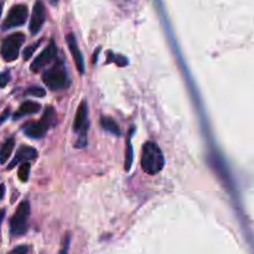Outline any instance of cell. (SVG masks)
Here are the masks:
<instances>
[{
    "label": "cell",
    "mask_w": 254,
    "mask_h": 254,
    "mask_svg": "<svg viewBox=\"0 0 254 254\" xmlns=\"http://www.w3.org/2000/svg\"><path fill=\"white\" fill-rule=\"evenodd\" d=\"M165 164L163 151L160 146L154 141H146L141 153V168L149 175H155L160 173Z\"/></svg>",
    "instance_id": "cell-1"
},
{
    "label": "cell",
    "mask_w": 254,
    "mask_h": 254,
    "mask_svg": "<svg viewBox=\"0 0 254 254\" xmlns=\"http://www.w3.org/2000/svg\"><path fill=\"white\" fill-rule=\"evenodd\" d=\"M56 122V111L52 107H47L45 109L40 121L27 122L22 126V131L25 135L32 139H39L46 134V131L51 128Z\"/></svg>",
    "instance_id": "cell-2"
},
{
    "label": "cell",
    "mask_w": 254,
    "mask_h": 254,
    "mask_svg": "<svg viewBox=\"0 0 254 254\" xmlns=\"http://www.w3.org/2000/svg\"><path fill=\"white\" fill-rule=\"evenodd\" d=\"M42 81L52 91H59L68 87L69 79L62 61H56L42 74Z\"/></svg>",
    "instance_id": "cell-3"
},
{
    "label": "cell",
    "mask_w": 254,
    "mask_h": 254,
    "mask_svg": "<svg viewBox=\"0 0 254 254\" xmlns=\"http://www.w3.org/2000/svg\"><path fill=\"white\" fill-rule=\"evenodd\" d=\"M29 216H30V203L24 200L17 206L16 211L10 220V233L12 236H22L26 233L29 228Z\"/></svg>",
    "instance_id": "cell-4"
},
{
    "label": "cell",
    "mask_w": 254,
    "mask_h": 254,
    "mask_svg": "<svg viewBox=\"0 0 254 254\" xmlns=\"http://www.w3.org/2000/svg\"><path fill=\"white\" fill-rule=\"evenodd\" d=\"M24 41L25 35L21 32H14L5 37L4 41L1 42V47H0V55H1L2 60L6 62L15 61L19 57L20 49H21Z\"/></svg>",
    "instance_id": "cell-5"
},
{
    "label": "cell",
    "mask_w": 254,
    "mask_h": 254,
    "mask_svg": "<svg viewBox=\"0 0 254 254\" xmlns=\"http://www.w3.org/2000/svg\"><path fill=\"white\" fill-rule=\"evenodd\" d=\"M27 15H29V10H27L26 5H14V6L10 9L6 19L2 22V29L7 30L11 29V27L21 26V25H24L25 22H26Z\"/></svg>",
    "instance_id": "cell-6"
},
{
    "label": "cell",
    "mask_w": 254,
    "mask_h": 254,
    "mask_svg": "<svg viewBox=\"0 0 254 254\" xmlns=\"http://www.w3.org/2000/svg\"><path fill=\"white\" fill-rule=\"evenodd\" d=\"M88 107H87L86 101H82L79 104L78 109L76 112V117H74L73 128L77 133L79 134V138L82 139L83 146L86 145V134L88 130Z\"/></svg>",
    "instance_id": "cell-7"
},
{
    "label": "cell",
    "mask_w": 254,
    "mask_h": 254,
    "mask_svg": "<svg viewBox=\"0 0 254 254\" xmlns=\"http://www.w3.org/2000/svg\"><path fill=\"white\" fill-rule=\"evenodd\" d=\"M57 55V49L56 45L54 41H50V44L37 55V57H35V60L31 64V71L32 72H39L41 71L44 67H46L47 64H51L55 59H56Z\"/></svg>",
    "instance_id": "cell-8"
},
{
    "label": "cell",
    "mask_w": 254,
    "mask_h": 254,
    "mask_svg": "<svg viewBox=\"0 0 254 254\" xmlns=\"http://www.w3.org/2000/svg\"><path fill=\"white\" fill-rule=\"evenodd\" d=\"M45 19H46L45 5L41 0H37L34 5L31 19H30V31H31V34H37L41 30Z\"/></svg>",
    "instance_id": "cell-9"
},
{
    "label": "cell",
    "mask_w": 254,
    "mask_h": 254,
    "mask_svg": "<svg viewBox=\"0 0 254 254\" xmlns=\"http://www.w3.org/2000/svg\"><path fill=\"white\" fill-rule=\"evenodd\" d=\"M36 156H37L36 149L29 145H21L19 148V150L16 151V154H15L11 163H10L9 166H7V170H10V169H12L14 166H16L17 164H22L30 160H35Z\"/></svg>",
    "instance_id": "cell-10"
},
{
    "label": "cell",
    "mask_w": 254,
    "mask_h": 254,
    "mask_svg": "<svg viewBox=\"0 0 254 254\" xmlns=\"http://www.w3.org/2000/svg\"><path fill=\"white\" fill-rule=\"evenodd\" d=\"M67 45H68V49L71 51L72 57H73L74 64H76V68L79 73H83L84 72V61L83 56H82V52L78 47V42H77L76 37L73 34H68L66 36Z\"/></svg>",
    "instance_id": "cell-11"
},
{
    "label": "cell",
    "mask_w": 254,
    "mask_h": 254,
    "mask_svg": "<svg viewBox=\"0 0 254 254\" xmlns=\"http://www.w3.org/2000/svg\"><path fill=\"white\" fill-rule=\"evenodd\" d=\"M41 109V106L34 101H25L21 106L19 107L16 113L14 114V119H19L21 117L27 116V114H35Z\"/></svg>",
    "instance_id": "cell-12"
},
{
    "label": "cell",
    "mask_w": 254,
    "mask_h": 254,
    "mask_svg": "<svg viewBox=\"0 0 254 254\" xmlns=\"http://www.w3.org/2000/svg\"><path fill=\"white\" fill-rule=\"evenodd\" d=\"M15 146V139L12 136L7 138L6 140L4 141V144L0 148V164H4L7 159L11 155L12 150H14Z\"/></svg>",
    "instance_id": "cell-13"
},
{
    "label": "cell",
    "mask_w": 254,
    "mask_h": 254,
    "mask_svg": "<svg viewBox=\"0 0 254 254\" xmlns=\"http://www.w3.org/2000/svg\"><path fill=\"white\" fill-rule=\"evenodd\" d=\"M101 126L104 130L109 131V133L114 134V135H121V129L117 122L111 117H102L101 118Z\"/></svg>",
    "instance_id": "cell-14"
},
{
    "label": "cell",
    "mask_w": 254,
    "mask_h": 254,
    "mask_svg": "<svg viewBox=\"0 0 254 254\" xmlns=\"http://www.w3.org/2000/svg\"><path fill=\"white\" fill-rule=\"evenodd\" d=\"M131 135H129L127 140V153H126V170L129 171L133 163V146H131Z\"/></svg>",
    "instance_id": "cell-15"
},
{
    "label": "cell",
    "mask_w": 254,
    "mask_h": 254,
    "mask_svg": "<svg viewBox=\"0 0 254 254\" xmlns=\"http://www.w3.org/2000/svg\"><path fill=\"white\" fill-rule=\"evenodd\" d=\"M29 175H30V163L26 161V163H22L20 165L19 170H17V176H19L20 181L22 183H26L29 180Z\"/></svg>",
    "instance_id": "cell-16"
},
{
    "label": "cell",
    "mask_w": 254,
    "mask_h": 254,
    "mask_svg": "<svg viewBox=\"0 0 254 254\" xmlns=\"http://www.w3.org/2000/svg\"><path fill=\"white\" fill-rule=\"evenodd\" d=\"M25 94H29V96H34V97H40V98H42V97L46 96V91H45L42 87L32 86L25 91Z\"/></svg>",
    "instance_id": "cell-17"
},
{
    "label": "cell",
    "mask_w": 254,
    "mask_h": 254,
    "mask_svg": "<svg viewBox=\"0 0 254 254\" xmlns=\"http://www.w3.org/2000/svg\"><path fill=\"white\" fill-rule=\"evenodd\" d=\"M40 44H41V41H37V42H35V44L27 46L26 49L24 50V54H22V56H24V60H26V61H27V60H29L30 57L32 56V54L35 52V50H36L37 47L40 46Z\"/></svg>",
    "instance_id": "cell-18"
},
{
    "label": "cell",
    "mask_w": 254,
    "mask_h": 254,
    "mask_svg": "<svg viewBox=\"0 0 254 254\" xmlns=\"http://www.w3.org/2000/svg\"><path fill=\"white\" fill-rule=\"evenodd\" d=\"M10 81V73L9 71H5L2 73H0V88L6 86Z\"/></svg>",
    "instance_id": "cell-19"
},
{
    "label": "cell",
    "mask_w": 254,
    "mask_h": 254,
    "mask_svg": "<svg viewBox=\"0 0 254 254\" xmlns=\"http://www.w3.org/2000/svg\"><path fill=\"white\" fill-rule=\"evenodd\" d=\"M27 251H29V248H27L26 246H19V247L14 248L11 252L7 254H26Z\"/></svg>",
    "instance_id": "cell-20"
},
{
    "label": "cell",
    "mask_w": 254,
    "mask_h": 254,
    "mask_svg": "<svg viewBox=\"0 0 254 254\" xmlns=\"http://www.w3.org/2000/svg\"><path fill=\"white\" fill-rule=\"evenodd\" d=\"M68 247H69V236H67L66 240H64V246H62L61 251H60L59 254H67L68 253Z\"/></svg>",
    "instance_id": "cell-21"
},
{
    "label": "cell",
    "mask_w": 254,
    "mask_h": 254,
    "mask_svg": "<svg viewBox=\"0 0 254 254\" xmlns=\"http://www.w3.org/2000/svg\"><path fill=\"white\" fill-rule=\"evenodd\" d=\"M114 61H116L119 66H126V64H128V60L124 56H118V55H117V56H114Z\"/></svg>",
    "instance_id": "cell-22"
},
{
    "label": "cell",
    "mask_w": 254,
    "mask_h": 254,
    "mask_svg": "<svg viewBox=\"0 0 254 254\" xmlns=\"http://www.w3.org/2000/svg\"><path fill=\"white\" fill-rule=\"evenodd\" d=\"M9 114H10V111H9V109H6V111H5L4 113H2L1 116H0V124H1L2 122L6 121L7 117H9Z\"/></svg>",
    "instance_id": "cell-23"
},
{
    "label": "cell",
    "mask_w": 254,
    "mask_h": 254,
    "mask_svg": "<svg viewBox=\"0 0 254 254\" xmlns=\"http://www.w3.org/2000/svg\"><path fill=\"white\" fill-rule=\"evenodd\" d=\"M4 195H5V186L2 185V184H0V200L4 197Z\"/></svg>",
    "instance_id": "cell-24"
},
{
    "label": "cell",
    "mask_w": 254,
    "mask_h": 254,
    "mask_svg": "<svg viewBox=\"0 0 254 254\" xmlns=\"http://www.w3.org/2000/svg\"><path fill=\"white\" fill-rule=\"evenodd\" d=\"M4 216H5V210H0V225H1L2 220H4Z\"/></svg>",
    "instance_id": "cell-25"
},
{
    "label": "cell",
    "mask_w": 254,
    "mask_h": 254,
    "mask_svg": "<svg viewBox=\"0 0 254 254\" xmlns=\"http://www.w3.org/2000/svg\"><path fill=\"white\" fill-rule=\"evenodd\" d=\"M2 6H4V4L0 2V16H1V12H2Z\"/></svg>",
    "instance_id": "cell-26"
},
{
    "label": "cell",
    "mask_w": 254,
    "mask_h": 254,
    "mask_svg": "<svg viewBox=\"0 0 254 254\" xmlns=\"http://www.w3.org/2000/svg\"><path fill=\"white\" fill-rule=\"evenodd\" d=\"M51 1H52V4H56V2L59 1V0H51Z\"/></svg>",
    "instance_id": "cell-27"
}]
</instances>
